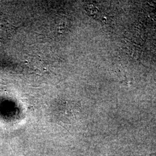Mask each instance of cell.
Returning <instances> with one entry per match:
<instances>
[{"instance_id":"6da1fadb","label":"cell","mask_w":156,"mask_h":156,"mask_svg":"<svg viewBox=\"0 0 156 156\" xmlns=\"http://www.w3.org/2000/svg\"><path fill=\"white\" fill-rule=\"evenodd\" d=\"M156 156V151L153 152V153H150V154H149L147 155H146V156Z\"/></svg>"}]
</instances>
